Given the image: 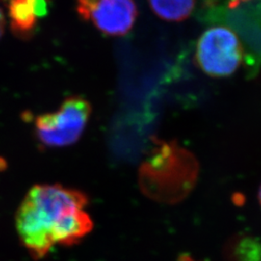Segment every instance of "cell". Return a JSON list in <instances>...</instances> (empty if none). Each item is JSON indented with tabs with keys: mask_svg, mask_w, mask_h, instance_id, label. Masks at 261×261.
Segmentation results:
<instances>
[{
	"mask_svg": "<svg viewBox=\"0 0 261 261\" xmlns=\"http://www.w3.org/2000/svg\"><path fill=\"white\" fill-rule=\"evenodd\" d=\"M244 58L242 44L230 28H208L196 44L197 65L206 75L225 77L233 75Z\"/></svg>",
	"mask_w": 261,
	"mask_h": 261,
	"instance_id": "obj_4",
	"label": "cell"
},
{
	"mask_svg": "<svg viewBox=\"0 0 261 261\" xmlns=\"http://www.w3.org/2000/svg\"><path fill=\"white\" fill-rule=\"evenodd\" d=\"M258 200H259V203H260L261 206V186L260 189H259V192H258Z\"/></svg>",
	"mask_w": 261,
	"mask_h": 261,
	"instance_id": "obj_10",
	"label": "cell"
},
{
	"mask_svg": "<svg viewBox=\"0 0 261 261\" xmlns=\"http://www.w3.org/2000/svg\"><path fill=\"white\" fill-rule=\"evenodd\" d=\"M177 261H196L193 258V257H191L190 255H188V254H182L181 256H179L178 257Z\"/></svg>",
	"mask_w": 261,
	"mask_h": 261,
	"instance_id": "obj_9",
	"label": "cell"
},
{
	"mask_svg": "<svg viewBox=\"0 0 261 261\" xmlns=\"http://www.w3.org/2000/svg\"><path fill=\"white\" fill-rule=\"evenodd\" d=\"M151 10L161 19L181 21L190 17L196 6L194 1H151Z\"/></svg>",
	"mask_w": 261,
	"mask_h": 261,
	"instance_id": "obj_7",
	"label": "cell"
},
{
	"mask_svg": "<svg viewBox=\"0 0 261 261\" xmlns=\"http://www.w3.org/2000/svg\"><path fill=\"white\" fill-rule=\"evenodd\" d=\"M199 166L195 155L176 141L154 140V146L142 162L139 184L150 199L175 204L195 188Z\"/></svg>",
	"mask_w": 261,
	"mask_h": 261,
	"instance_id": "obj_2",
	"label": "cell"
},
{
	"mask_svg": "<svg viewBox=\"0 0 261 261\" xmlns=\"http://www.w3.org/2000/svg\"><path fill=\"white\" fill-rule=\"evenodd\" d=\"M91 105L81 96L67 98L55 112L39 115L35 120L38 140L47 147H64L82 137L91 114Z\"/></svg>",
	"mask_w": 261,
	"mask_h": 261,
	"instance_id": "obj_3",
	"label": "cell"
},
{
	"mask_svg": "<svg viewBox=\"0 0 261 261\" xmlns=\"http://www.w3.org/2000/svg\"><path fill=\"white\" fill-rule=\"evenodd\" d=\"M47 14V3L35 0H15L9 3L11 28L19 37L30 36L38 18Z\"/></svg>",
	"mask_w": 261,
	"mask_h": 261,
	"instance_id": "obj_6",
	"label": "cell"
},
{
	"mask_svg": "<svg viewBox=\"0 0 261 261\" xmlns=\"http://www.w3.org/2000/svg\"><path fill=\"white\" fill-rule=\"evenodd\" d=\"M75 9L81 18L112 36L130 32L138 16L135 2L129 0H82L76 3Z\"/></svg>",
	"mask_w": 261,
	"mask_h": 261,
	"instance_id": "obj_5",
	"label": "cell"
},
{
	"mask_svg": "<svg viewBox=\"0 0 261 261\" xmlns=\"http://www.w3.org/2000/svg\"><path fill=\"white\" fill-rule=\"evenodd\" d=\"M88 197L66 187L35 185L28 191L16 214L19 241L35 260L45 258L56 246L72 247L93 229L85 211Z\"/></svg>",
	"mask_w": 261,
	"mask_h": 261,
	"instance_id": "obj_1",
	"label": "cell"
},
{
	"mask_svg": "<svg viewBox=\"0 0 261 261\" xmlns=\"http://www.w3.org/2000/svg\"><path fill=\"white\" fill-rule=\"evenodd\" d=\"M4 25H5V19L3 16V12L0 9V37L4 31Z\"/></svg>",
	"mask_w": 261,
	"mask_h": 261,
	"instance_id": "obj_8",
	"label": "cell"
}]
</instances>
